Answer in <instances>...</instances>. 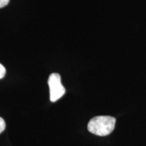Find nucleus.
I'll use <instances>...</instances> for the list:
<instances>
[{"mask_svg":"<svg viewBox=\"0 0 146 146\" xmlns=\"http://www.w3.org/2000/svg\"><path fill=\"white\" fill-rule=\"evenodd\" d=\"M116 118L110 116H98L91 118L87 125L89 132L98 136H106L114 131Z\"/></svg>","mask_w":146,"mask_h":146,"instance_id":"f257e3e1","label":"nucleus"},{"mask_svg":"<svg viewBox=\"0 0 146 146\" xmlns=\"http://www.w3.org/2000/svg\"><path fill=\"white\" fill-rule=\"evenodd\" d=\"M48 85L50 87V101L55 102L64 95L66 89L61 83V77L58 73H52L48 78Z\"/></svg>","mask_w":146,"mask_h":146,"instance_id":"f03ea898","label":"nucleus"},{"mask_svg":"<svg viewBox=\"0 0 146 146\" xmlns=\"http://www.w3.org/2000/svg\"><path fill=\"white\" fill-rule=\"evenodd\" d=\"M5 74V68L3 66L0 64V79L4 77Z\"/></svg>","mask_w":146,"mask_h":146,"instance_id":"20e7f679","label":"nucleus"},{"mask_svg":"<svg viewBox=\"0 0 146 146\" xmlns=\"http://www.w3.org/2000/svg\"><path fill=\"white\" fill-rule=\"evenodd\" d=\"M10 2V0H0V8L6 6Z\"/></svg>","mask_w":146,"mask_h":146,"instance_id":"39448f33","label":"nucleus"},{"mask_svg":"<svg viewBox=\"0 0 146 146\" xmlns=\"http://www.w3.org/2000/svg\"><path fill=\"white\" fill-rule=\"evenodd\" d=\"M5 120L2 118L0 117V134L5 130Z\"/></svg>","mask_w":146,"mask_h":146,"instance_id":"7ed1b4c3","label":"nucleus"}]
</instances>
